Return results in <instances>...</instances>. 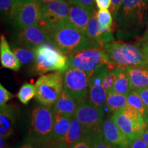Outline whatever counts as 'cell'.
<instances>
[{
  "label": "cell",
  "instance_id": "cell-1",
  "mask_svg": "<svg viewBox=\"0 0 148 148\" xmlns=\"http://www.w3.org/2000/svg\"><path fill=\"white\" fill-rule=\"evenodd\" d=\"M148 0H123L114 16L119 38L136 36L147 21Z\"/></svg>",
  "mask_w": 148,
  "mask_h": 148
},
{
  "label": "cell",
  "instance_id": "cell-2",
  "mask_svg": "<svg viewBox=\"0 0 148 148\" xmlns=\"http://www.w3.org/2000/svg\"><path fill=\"white\" fill-rule=\"evenodd\" d=\"M51 42L58 50L66 55L89 49H101L103 45L75 28L69 22L46 29Z\"/></svg>",
  "mask_w": 148,
  "mask_h": 148
},
{
  "label": "cell",
  "instance_id": "cell-3",
  "mask_svg": "<svg viewBox=\"0 0 148 148\" xmlns=\"http://www.w3.org/2000/svg\"><path fill=\"white\" fill-rule=\"evenodd\" d=\"M36 58L32 71L36 75H44L50 71L64 73L68 68V56L58 50L52 43L45 42L35 49Z\"/></svg>",
  "mask_w": 148,
  "mask_h": 148
},
{
  "label": "cell",
  "instance_id": "cell-4",
  "mask_svg": "<svg viewBox=\"0 0 148 148\" xmlns=\"http://www.w3.org/2000/svg\"><path fill=\"white\" fill-rule=\"evenodd\" d=\"M103 49L108 53L114 65L120 67L148 66L139 46L121 41H112L103 44Z\"/></svg>",
  "mask_w": 148,
  "mask_h": 148
},
{
  "label": "cell",
  "instance_id": "cell-5",
  "mask_svg": "<svg viewBox=\"0 0 148 148\" xmlns=\"http://www.w3.org/2000/svg\"><path fill=\"white\" fill-rule=\"evenodd\" d=\"M53 121L52 108L41 104L35 106L31 112L28 138L49 145L52 140Z\"/></svg>",
  "mask_w": 148,
  "mask_h": 148
},
{
  "label": "cell",
  "instance_id": "cell-6",
  "mask_svg": "<svg viewBox=\"0 0 148 148\" xmlns=\"http://www.w3.org/2000/svg\"><path fill=\"white\" fill-rule=\"evenodd\" d=\"M37 101L52 108L64 90L63 73L55 71L40 75L35 83Z\"/></svg>",
  "mask_w": 148,
  "mask_h": 148
},
{
  "label": "cell",
  "instance_id": "cell-7",
  "mask_svg": "<svg viewBox=\"0 0 148 148\" xmlns=\"http://www.w3.org/2000/svg\"><path fill=\"white\" fill-rule=\"evenodd\" d=\"M103 65H108L110 68L116 67L103 48L89 49L68 55V68L92 73Z\"/></svg>",
  "mask_w": 148,
  "mask_h": 148
},
{
  "label": "cell",
  "instance_id": "cell-8",
  "mask_svg": "<svg viewBox=\"0 0 148 148\" xmlns=\"http://www.w3.org/2000/svg\"><path fill=\"white\" fill-rule=\"evenodd\" d=\"M40 6L35 0H13L8 18L15 29L38 23Z\"/></svg>",
  "mask_w": 148,
  "mask_h": 148
},
{
  "label": "cell",
  "instance_id": "cell-9",
  "mask_svg": "<svg viewBox=\"0 0 148 148\" xmlns=\"http://www.w3.org/2000/svg\"><path fill=\"white\" fill-rule=\"evenodd\" d=\"M74 116L81 123L84 136L101 134L103 108L97 107L86 99L79 101Z\"/></svg>",
  "mask_w": 148,
  "mask_h": 148
},
{
  "label": "cell",
  "instance_id": "cell-10",
  "mask_svg": "<svg viewBox=\"0 0 148 148\" xmlns=\"http://www.w3.org/2000/svg\"><path fill=\"white\" fill-rule=\"evenodd\" d=\"M38 23L48 29L69 22L70 3L64 0H55L40 7Z\"/></svg>",
  "mask_w": 148,
  "mask_h": 148
},
{
  "label": "cell",
  "instance_id": "cell-11",
  "mask_svg": "<svg viewBox=\"0 0 148 148\" xmlns=\"http://www.w3.org/2000/svg\"><path fill=\"white\" fill-rule=\"evenodd\" d=\"M92 73L74 68L63 73L64 89L78 103L88 97Z\"/></svg>",
  "mask_w": 148,
  "mask_h": 148
},
{
  "label": "cell",
  "instance_id": "cell-12",
  "mask_svg": "<svg viewBox=\"0 0 148 148\" xmlns=\"http://www.w3.org/2000/svg\"><path fill=\"white\" fill-rule=\"evenodd\" d=\"M12 42L29 49H34L45 42H51L49 34L39 23L15 29L12 37Z\"/></svg>",
  "mask_w": 148,
  "mask_h": 148
},
{
  "label": "cell",
  "instance_id": "cell-13",
  "mask_svg": "<svg viewBox=\"0 0 148 148\" xmlns=\"http://www.w3.org/2000/svg\"><path fill=\"white\" fill-rule=\"evenodd\" d=\"M108 68L110 67L108 65L99 66L92 72L90 77L88 92L89 99L95 106L101 108H103V106L106 105L107 92L102 83L103 77Z\"/></svg>",
  "mask_w": 148,
  "mask_h": 148
},
{
  "label": "cell",
  "instance_id": "cell-14",
  "mask_svg": "<svg viewBox=\"0 0 148 148\" xmlns=\"http://www.w3.org/2000/svg\"><path fill=\"white\" fill-rule=\"evenodd\" d=\"M111 119L130 141L139 137L143 130L140 123L125 114L122 110L114 112Z\"/></svg>",
  "mask_w": 148,
  "mask_h": 148
},
{
  "label": "cell",
  "instance_id": "cell-15",
  "mask_svg": "<svg viewBox=\"0 0 148 148\" xmlns=\"http://www.w3.org/2000/svg\"><path fill=\"white\" fill-rule=\"evenodd\" d=\"M101 134L104 139L114 148H125L130 143L111 118L103 120Z\"/></svg>",
  "mask_w": 148,
  "mask_h": 148
},
{
  "label": "cell",
  "instance_id": "cell-16",
  "mask_svg": "<svg viewBox=\"0 0 148 148\" xmlns=\"http://www.w3.org/2000/svg\"><path fill=\"white\" fill-rule=\"evenodd\" d=\"M93 12H90L75 3H71L69 11V23L77 30L86 35L88 23Z\"/></svg>",
  "mask_w": 148,
  "mask_h": 148
},
{
  "label": "cell",
  "instance_id": "cell-17",
  "mask_svg": "<svg viewBox=\"0 0 148 148\" xmlns=\"http://www.w3.org/2000/svg\"><path fill=\"white\" fill-rule=\"evenodd\" d=\"M0 110V137L7 139L13 134L16 114L14 106L5 105Z\"/></svg>",
  "mask_w": 148,
  "mask_h": 148
},
{
  "label": "cell",
  "instance_id": "cell-18",
  "mask_svg": "<svg viewBox=\"0 0 148 148\" xmlns=\"http://www.w3.org/2000/svg\"><path fill=\"white\" fill-rule=\"evenodd\" d=\"M0 61L2 67L14 71H18L21 66L3 34L0 38Z\"/></svg>",
  "mask_w": 148,
  "mask_h": 148
},
{
  "label": "cell",
  "instance_id": "cell-19",
  "mask_svg": "<svg viewBox=\"0 0 148 148\" xmlns=\"http://www.w3.org/2000/svg\"><path fill=\"white\" fill-rule=\"evenodd\" d=\"M124 69L129 75L132 90L148 87V66H127Z\"/></svg>",
  "mask_w": 148,
  "mask_h": 148
},
{
  "label": "cell",
  "instance_id": "cell-20",
  "mask_svg": "<svg viewBox=\"0 0 148 148\" xmlns=\"http://www.w3.org/2000/svg\"><path fill=\"white\" fill-rule=\"evenodd\" d=\"M78 102L64 89L60 97L53 106L52 110L54 114H60L73 117Z\"/></svg>",
  "mask_w": 148,
  "mask_h": 148
},
{
  "label": "cell",
  "instance_id": "cell-21",
  "mask_svg": "<svg viewBox=\"0 0 148 148\" xmlns=\"http://www.w3.org/2000/svg\"><path fill=\"white\" fill-rule=\"evenodd\" d=\"M97 10H95L92 13V17L90 18L89 23H88L86 35L88 38H91L92 40L102 43L103 45L114 41V38L112 32L104 34V33L101 32L100 28H99V23L97 19Z\"/></svg>",
  "mask_w": 148,
  "mask_h": 148
},
{
  "label": "cell",
  "instance_id": "cell-22",
  "mask_svg": "<svg viewBox=\"0 0 148 148\" xmlns=\"http://www.w3.org/2000/svg\"><path fill=\"white\" fill-rule=\"evenodd\" d=\"M72 118L62 114H54L51 142L60 143L62 141L69 130Z\"/></svg>",
  "mask_w": 148,
  "mask_h": 148
},
{
  "label": "cell",
  "instance_id": "cell-23",
  "mask_svg": "<svg viewBox=\"0 0 148 148\" xmlns=\"http://www.w3.org/2000/svg\"><path fill=\"white\" fill-rule=\"evenodd\" d=\"M115 71L116 76L112 90L116 93L127 95L132 90L128 74L124 68L120 66H116Z\"/></svg>",
  "mask_w": 148,
  "mask_h": 148
},
{
  "label": "cell",
  "instance_id": "cell-24",
  "mask_svg": "<svg viewBox=\"0 0 148 148\" xmlns=\"http://www.w3.org/2000/svg\"><path fill=\"white\" fill-rule=\"evenodd\" d=\"M83 136H84V133L82 131V125L77 119V118L73 116L69 130L60 143L63 144L66 148H69L73 144L81 139Z\"/></svg>",
  "mask_w": 148,
  "mask_h": 148
},
{
  "label": "cell",
  "instance_id": "cell-25",
  "mask_svg": "<svg viewBox=\"0 0 148 148\" xmlns=\"http://www.w3.org/2000/svg\"><path fill=\"white\" fill-rule=\"evenodd\" d=\"M10 45L21 65H28L34 63L36 58L35 49L34 50L24 46L16 45L13 42H11Z\"/></svg>",
  "mask_w": 148,
  "mask_h": 148
},
{
  "label": "cell",
  "instance_id": "cell-26",
  "mask_svg": "<svg viewBox=\"0 0 148 148\" xmlns=\"http://www.w3.org/2000/svg\"><path fill=\"white\" fill-rule=\"evenodd\" d=\"M127 104L136 109L142 116L145 123L148 125V108L135 90H131L127 95Z\"/></svg>",
  "mask_w": 148,
  "mask_h": 148
},
{
  "label": "cell",
  "instance_id": "cell-27",
  "mask_svg": "<svg viewBox=\"0 0 148 148\" xmlns=\"http://www.w3.org/2000/svg\"><path fill=\"white\" fill-rule=\"evenodd\" d=\"M127 104V95L116 93L113 90L107 93L106 106L110 112L121 110Z\"/></svg>",
  "mask_w": 148,
  "mask_h": 148
},
{
  "label": "cell",
  "instance_id": "cell-28",
  "mask_svg": "<svg viewBox=\"0 0 148 148\" xmlns=\"http://www.w3.org/2000/svg\"><path fill=\"white\" fill-rule=\"evenodd\" d=\"M35 96H36L35 84H29V83H24L16 94V97L18 100L25 105L27 104L29 101Z\"/></svg>",
  "mask_w": 148,
  "mask_h": 148
},
{
  "label": "cell",
  "instance_id": "cell-29",
  "mask_svg": "<svg viewBox=\"0 0 148 148\" xmlns=\"http://www.w3.org/2000/svg\"><path fill=\"white\" fill-rule=\"evenodd\" d=\"M97 16L100 27L112 29L114 24V18L110 10L108 9H100L97 11Z\"/></svg>",
  "mask_w": 148,
  "mask_h": 148
},
{
  "label": "cell",
  "instance_id": "cell-30",
  "mask_svg": "<svg viewBox=\"0 0 148 148\" xmlns=\"http://www.w3.org/2000/svg\"><path fill=\"white\" fill-rule=\"evenodd\" d=\"M116 71L114 68H108L107 71L105 73L103 79L102 85L106 90L107 93L110 91H112V88L114 84V81L116 79Z\"/></svg>",
  "mask_w": 148,
  "mask_h": 148
},
{
  "label": "cell",
  "instance_id": "cell-31",
  "mask_svg": "<svg viewBox=\"0 0 148 148\" xmlns=\"http://www.w3.org/2000/svg\"><path fill=\"white\" fill-rule=\"evenodd\" d=\"M88 136L91 140L92 148H114L104 139L101 133Z\"/></svg>",
  "mask_w": 148,
  "mask_h": 148
},
{
  "label": "cell",
  "instance_id": "cell-32",
  "mask_svg": "<svg viewBox=\"0 0 148 148\" xmlns=\"http://www.w3.org/2000/svg\"><path fill=\"white\" fill-rule=\"evenodd\" d=\"M69 3H75L91 12L97 10L95 0H71Z\"/></svg>",
  "mask_w": 148,
  "mask_h": 148
},
{
  "label": "cell",
  "instance_id": "cell-33",
  "mask_svg": "<svg viewBox=\"0 0 148 148\" xmlns=\"http://www.w3.org/2000/svg\"><path fill=\"white\" fill-rule=\"evenodd\" d=\"M14 97V95L7 90L2 84H0V107L4 106L6 103Z\"/></svg>",
  "mask_w": 148,
  "mask_h": 148
},
{
  "label": "cell",
  "instance_id": "cell-34",
  "mask_svg": "<svg viewBox=\"0 0 148 148\" xmlns=\"http://www.w3.org/2000/svg\"><path fill=\"white\" fill-rule=\"evenodd\" d=\"M17 148H48V145L27 138V139Z\"/></svg>",
  "mask_w": 148,
  "mask_h": 148
},
{
  "label": "cell",
  "instance_id": "cell-35",
  "mask_svg": "<svg viewBox=\"0 0 148 148\" xmlns=\"http://www.w3.org/2000/svg\"><path fill=\"white\" fill-rule=\"evenodd\" d=\"M13 0H0V10L2 16L8 18Z\"/></svg>",
  "mask_w": 148,
  "mask_h": 148
},
{
  "label": "cell",
  "instance_id": "cell-36",
  "mask_svg": "<svg viewBox=\"0 0 148 148\" xmlns=\"http://www.w3.org/2000/svg\"><path fill=\"white\" fill-rule=\"evenodd\" d=\"M69 148H92L90 136H84L78 141L73 144Z\"/></svg>",
  "mask_w": 148,
  "mask_h": 148
},
{
  "label": "cell",
  "instance_id": "cell-37",
  "mask_svg": "<svg viewBox=\"0 0 148 148\" xmlns=\"http://www.w3.org/2000/svg\"><path fill=\"white\" fill-rule=\"evenodd\" d=\"M125 148H148V146L139 136L130 141L129 145Z\"/></svg>",
  "mask_w": 148,
  "mask_h": 148
},
{
  "label": "cell",
  "instance_id": "cell-38",
  "mask_svg": "<svg viewBox=\"0 0 148 148\" xmlns=\"http://www.w3.org/2000/svg\"><path fill=\"white\" fill-rule=\"evenodd\" d=\"M122 1H123V0H111L110 11L113 17L116 15V12L119 10L120 6L121 5Z\"/></svg>",
  "mask_w": 148,
  "mask_h": 148
},
{
  "label": "cell",
  "instance_id": "cell-39",
  "mask_svg": "<svg viewBox=\"0 0 148 148\" xmlns=\"http://www.w3.org/2000/svg\"><path fill=\"white\" fill-rule=\"evenodd\" d=\"M135 90L138 92V94L142 99L145 105L148 108V87L140 88V89H137Z\"/></svg>",
  "mask_w": 148,
  "mask_h": 148
},
{
  "label": "cell",
  "instance_id": "cell-40",
  "mask_svg": "<svg viewBox=\"0 0 148 148\" xmlns=\"http://www.w3.org/2000/svg\"><path fill=\"white\" fill-rule=\"evenodd\" d=\"M97 7L100 9H108L111 5V0H95Z\"/></svg>",
  "mask_w": 148,
  "mask_h": 148
},
{
  "label": "cell",
  "instance_id": "cell-41",
  "mask_svg": "<svg viewBox=\"0 0 148 148\" xmlns=\"http://www.w3.org/2000/svg\"><path fill=\"white\" fill-rule=\"evenodd\" d=\"M138 46H139L140 50H141L142 53H143L146 60L148 62V41L143 40V41L139 42Z\"/></svg>",
  "mask_w": 148,
  "mask_h": 148
},
{
  "label": "cell",
  "instance_id": "cell-42",
  "mask_svg": "<svg viewBox=\"0 0 148 148\" xmlns=\"http://www.w3.org/2000/svg\"><path fill=\"white\" fill-rule=\"evenodd\" d=\"M140 136L146 143V145L148 146V126L145 129L143 130Z\"/></svg>",
  "mask_w": 148,
  "mask_h": 148
},
{
  "label": "cell",
  "instance_id": "cell-43",
  "mask_svg": "<svg viewBox=\"0 0 148 148\" xmlns=\"http://www.w3.org/2000/svg\"><path fill=\"white\" fill-rule=\"evenodd\" d=\"M48 148H66L61 143H55V142H51L48 145Z\"/></svg>",
  "mask_w": 148,
  "mask_h": 148
},
{
  "label": "cell",
  "instance_id": "cell-44",
  "mask_svg": "<svg viewBox=\"0 0 148 148\" xmlns=\"http://www.w3.org/2000/svg\"><path fill=\"white\" fill-rule=\"evenodd\" d=\"M53 1H55V0H35V1L37 3V4L39 5L40 7H41L42 5L47 4V3Z\"/></svg>",
  "mask_w": 148,
  "mask_h": 148
},
{
  "label": "cell",
  "instance_id": "cell-45",
  "mask_svg": "<svg viewBox=\"0 0 148 148\" xmlns=\"http://www.w3.org/2000/svg\"><path fill=\"white\" fill-rule=\"evenodd\" d=\"M142 39H143V40H145V41H148V23L147 25V28L145 29V33H144Z\"/></svg>",
  "mask_w": 148,
  "mask_h": 148
},
{
  "label": "cell",
  "instance_id": "cell-46",
  "mask_svg": "<svg viewBox=\"0 0 148 148\" xmlns=\"http://www.w3.org/2000/svg\"><path fill=\"white\" fill-rule=\"evenodd\" d=\"M0 148H6V147H5V138H0Z\"/></svg>",
  "mask_w": 148,
  "mask_h": 148
},
{
  "label": "cell",
  "instance_id": "cell-47",
  "mask_svg": "<svg viewBox=\"0 0 148 148\" xmlns=\"http://www.w3.org/2000/svg\"><path fill=\"white\" fill-rule=\"evenodd\" d=\"M64 1H68V2H69V1H71V0H64Z\"/></svg>",
  "mask_w": 148,
  "mask_h": 148
}]
</instances>
